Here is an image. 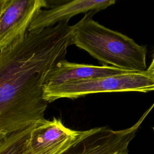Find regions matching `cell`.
Masks as SVG:
<instances>
[{
	"instance_id": "6da1fadb",
	"label": "cell",
	"mask_w": 154,
	"mask_h": 154,
	"mask_svg": "<svg viewBox=\"0 0 154 154\" xmlns=\"http://www.w3.org/2000/svg\"><path fill=\"white\" fill-rule=\"evenodd\" d=\"M73 26L62 22L28 32L0 51V132L8 135L45 120L43 88L55 65L72 45Z\"/></svg>"
},
{
	"instance_id": "7a4b0ae2",
	"label": "cell",
	"mask_w": 154,
	"mask_h": 154,
	"mask_svg": "<svg viewBox=\"0 0 154 154\" xmlns=\"http://www.w3.org/2000/svg\"><path fill=\"white\" fill-rule=\"evenodd\" d=\"M91 11L73 26L72 44L87 52L103 66L128 72H146L147 48L127 35L93 19Z\"/></svg>"
},
{
	"instance_id": "3957f363",
	"label": "cell",
	"mask_w": 154,
	"mask_h": 154,
	"mask_svg": "<svg viewBox=\"0 0 154 154\" xmlns=\"http://www.w3.org/2000/svg\"><path fill=\"white\" fill-rule=\"evenodd\" d=\"M154 91V76L146 72H128L91 79L66 82L55 85L45 84L43 98L48 103L61 98L75 99L87 94Z\"/></svg>"
},
{
	"instance_id": "277c9868",
	"label": "cell",
	"mask_w": 154,
	"mask_h": 154,
	"mask_svg": "<svg viewBox=\"0 0 154 154\" xmlns=\"http://www.w3.org/2000/svg\"><path fill=\"white\" fill-rule=\"evenodd\" d=\"M153 108L154 102L134 125L126 129L113 130L102 126L88 129L84 137L60 154H128L131 141Z\"/></svg>"
},
{
	"instance_id": "5b68a950",
	"label": "cell",
	"mask_w": 154,
	"mask_h": 154,
	"mask_svg": "<svg viewBox=\"0 0 154 154\" xmlns=\"http://www.w3.org/2000/svg\"><path fill=\"white\" fill-rule=\"evenodd\" d=\"M46 7L44 0H4L0 10V51L21 41L34 19Z\"/></svg>"
},
{
	"instance_id": "8992f818",
	"label": "cell",
	"mask_w": 154,
	"mask_h": 154,
	"mask_svg": "<svg viewBox=\"0 0 154 154\" xmlns=\"http://www.w3.org/2000/svg\"><path fill=\"white\" fill-rule=\"evenodd\" d=\"M87 133L66 127L60 119L44 120L33 125L23 154H60Z\"/></svg>"
},
{
	"instance_id": "52a82bcc",
	"label": "cell",
	"mask_w": 154,
	"mask_h": 154,
	"mask_svg": "<svg viewBox=\"0 0 154 154\" xmlns=\"http://www.w3.org/2000/svg\"><path fill=\"white\" fill-rule=\"evenodd\" d=\"M115 3V0H75L55 5L49 10H42L31 23L28 32L43 30L62 22L68 23L76 14L91 11L98 12Z\"/></svg>"
},
{
	"instance_id": "ba28073f",
	"label": "cell",
	"mask_w": 154,
	"mask_h": 154,
	"mask_svg": "<svg viewBox=\"0 0 154 154\" xmlns=\"http://www.w3.org/2000/svg\"><path fill=\"white\" fill-rule=\"evenodd\" d=\"M128 71L109 66H94L60 60L50 72L46 84L55 85L66 82L91 79L120 74Z\"/></svg>"
},
{
	"instance_id": "9c48e42d",
	"label": "cell",
	"mask_w": 154,
	"mask_h": 154,
	"mask_svg": "<svg viewBox=\"0 0 154 154\" xmlns=\"http://www.w3.org/2000/svg\"><path fill=\"white\" fill-rule=\"evenodd\" d=\"M33 125L8 135L0 144V154H23L26 149Z\"/></svg>"
},
{
	"instance_id": "30bf717a",
	"label": "cell",
	"mask_w": 154,
	"mask_h": 154,
	"mask_svg": "<svg viewBox=\"0 0 154 154\" xmlns=\"http://www.w3.org/2000/svg\"><path fill=\"white\" fill-rule=\"evenodd\" d=\"M148 72L150 73L151 74H152L154 76V54L153 56V58L152 60L151 61V63L149 66V67L147 68V70Z\"/></svg>"
},
{
	"instance_id": "8fae6325",
	"label": "cell",
	"mask_w": 154,
	"mask_h": 154,
	"mask_svg": "<svg viewBox=\"0 0 154 154\" xmlns=\"http://www.w3.org/2000/svg\"><path fill=\"white\" fill-rule=\"evenodd\" d=\"M8 134L4 132H0V144L7 138Z\"/></svg>"
},
{
	"instance_id": "7c38bea8",
	"label": "cell",
	"mask_w": 154,
	"mask_h": 154,
	"mask_svg": "<svg viewBox=\"0 0 154 154\" xmlns=\"http://www.w3.org/2000/svg\"><path fill=\"white\" fill-rule=\"evenodd\" d=\"M153 130H154V127H153Z\"/></svg>"
}]
</instances>
